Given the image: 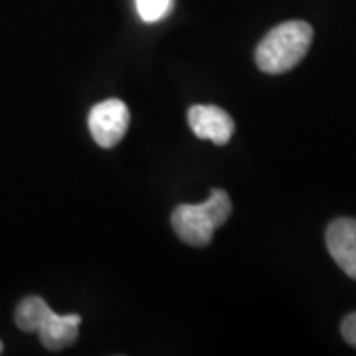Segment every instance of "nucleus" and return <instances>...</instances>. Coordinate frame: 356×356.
<instances>
[{"label":"nucleus","instance_id":"nucleus-1","mask_svg":"<svg viewBox=\"0 0 356 356\" xmlns=\"http://www.w3.org/2000/svg\"><path fill=\"white\" fill-rule=\"evenodd\" d=\"M313 42V28L303 20H289L271 28L255 50V64L261 72L277 76L293 70L307 56Z\"/></svg>","mask_w":356,"mask_h":356},{"label":"nucleus","instance_id":"nucleus-2","mask_svg":"<svg viewBox=\"0 0 356 356\" xmlns=\"http://www.w3.org/2000/svg\"><path fill=\"white\" fill-rule=\"evenodd\" d=\"M16 327L24 332H38L42 344L48 350H62L76 343L79 334V315H58L51 307L36 295L24 297L14 313Z\"/></svg>","mask_w":356,"mask_h":356},{"label":"nucleus","instance_id":"nucleus-3","mask_svg":"<svg viewBox=\"0 0 356 356\" xmlns=\"http://www.w3.org/2000/svg\"><path fill=\"white\" fill-rule=\"evenodd\" d=\"M232 214V200L228 192L214 188L202 204H180L172 212V229L188 245L202 248L212 242L220 226L228 222Z\"/></svg>","mask_w":356,"mask_h":356},{"label":"nucleus","instance_id":"nucleus-4","mask_svg":"<svg viewBox=\"0 0 356 356\" xmlns=\"http://www.w3.org/2000/svg\"><path fill=\"white\" fill-rule=\"evenodd\" d=\"M131 121L129 107L121 99H105L91 107L88 117L89 133L103 149H113L125 137Z\"/></svg>","mask_w":356,"mask_h":356},{"label":"nucleus","instance_id":"nucleus-5","mask_svg":"<svg viewBox=\"0 0 356 356\" xmlns=\"http://www.w3.org/2000/svg\"><path fill=\"white\" fill-rule=\"evenodd\" d=\"M188 125L198 139L214 145H226L234 135V119L216 105H192Z\"/></svg>","mask_w":356,"mask_h":356},{"label":"nucleus","instance_id":"nucleus-6","mask_svg":"<svg viewBox=\"0 0 356 356\" xmlns=\"http://www.w3.org/2000/svg\"><path fill=\"white\" fill-rule=\"evenodd\" d=\"M327 248L337 266L356 281V220L337 218L327 228Z\"/></svg>","mask_w":356,"mask_h":356},{"label":"nucleus","instance_id":"nucleus-7","mask_svg":"<svg viewBox=\"0 0 356 356\" xmlns=\"http://www.w3.org/2000/svg\"><path fill=\"white\" fill-rule=\"evenodd\" d=\"M135 6L143 22H159L170 13L172 0H135Z\"/></svg>","mask_w":356,"mask_h":356},{"label":"nucleus","instance_id":"nucleus-8","mask_svg":"<svg viewBox=\"0 0 356 356\" xmlns=\"http://www.w3.org/2000/svg\"><path fill=\"white\" fill-rule=\"evenodd\" d=\"M341 332H343L344 341L356 348V311L344 317L343 325H341Z\"/></svg>","mask_w":356,"mask_h":356},{"label":"nucleus","instance_id":"nucleus-9","mask_svg":"<svg viewBox=\"0 0 356 356\" xmlns=\"http://www.w3.org/2000/svg\"><path fill=\"white\" fill-rule=\"evenodd\" d=\"M2 350H4V344H2V341H0V355H2Z\"/></svg>","mask_w":356,"mask_h":356}]
</instances>
